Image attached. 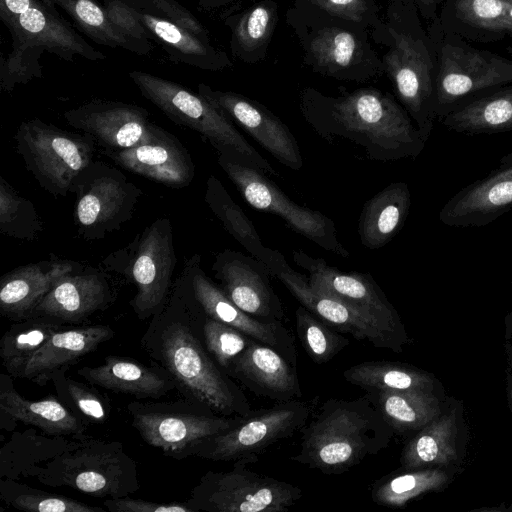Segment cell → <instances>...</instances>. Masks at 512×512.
Here are the masks:
<instances>
[{
  "label": "cell",
  "mask_w": 512,
  "mask_h": 512,
  "mask_svg": "<svg viewBox=\"0 0 512 512\" xmlns=\"http://www.w3.org/2000/svg\"><path fill=\"white\" fill-rule=\"evenodd\" d=\"M201 322V311L182 270L165 305L151 317L141 347L152 364L173 379L184 398L221 416H245L252 411L248 398L208 352Z\"/></svg>",
  "instance_id": "obj_1"
},
{
  "label": "cell",
  "mask_w": 512,
  "mask_h": 512,
  "mask_svg": "<svg viewBox=\"0 0 512 512\" xmlns=\"http://www.w3.org/2000/svg\"><path fill=\"white\" fill-rule=\"evenodd\" d=\"M299 99L303 117L317 134L355 143L371 160L416 158L427 142L399 101L377 88L330 96L306 87Z\"/></svg>",
  "instance_id": "obj_2"
},
{
  "label": "cell",
  "mask_w": 512,
  "mask_h": 512,
  "mask_svg": "<svg viewBox=\"0 0 512 512\" xmlns=\"http://www.w3.org/2000/svg\"><path fill=\"white\" fill-rule=\"evenodd\" d=\"M415 0H388L382 22L370 30L371 39L384 47V74L396 98L422 135L429 139L435 114L437 57Z\"/></svg>",
  "instance_id": "obj_3"
},
{
  "label": "cell",
  "mask_w": 512,
  "mask_h": 512,
  "mask_svg": "<svg viewBox=\"0 0 512 512\" xmlns=\"http://www.w3.org/2000/svg\"><path fill=\"white\" fill-rule=\"evenodd\" d=\"M291 460L324 474H341L387 448L394 431L372 400L330 398L301 430Z\"/></svg>",
  "instance_id": "obj_4"
},
{
  "label": "cell",
  "mask_w": 512,
  "mask_h": 512,
  "mask_svg": "<svg viewBox=\"0 0 512 512\" xmlns=\"http://www.w3.org/2000/svg\"><path fill=\"white\" fill-rule=\"evenodd\" d=\"M286 23L303 52V63L313 72L358 83L384 74L365 26L297 5L287 10Z\"/></svg>",
  "instance_id": "obj_5"
},
{
  "label": "cell",
  "mask_w": 512,
  "mask_h": 512,
  "mask_svg": "<svg viewBox=\"0 0 512 512\" xmlns=\"http://www.w3.org/2000/svg\"><path fill=\"white\" fill-rule=\"evenodd\" d=\"M433 41L437 71L435 114L441 119L471 101L512 83V60L472 46L445 29L438 16L427 25Z\"/></svg>",
  "instance_id": "obj_6"
},
{
  "label": "cell",
  "mask_w": 512,
  "mask_h": 512,
  "mask_svg": "<svg viewBox=\"0 0 512 512\" xmlns=\"http://www.w3.org/2000/svg\"><path fill=\"white\" fill-rule=\"evenodd\" d=\"M27 477L49 487H69L112 499L127 497L140 487L137 463L120 441L87 436L74 438L54 458L32 468Z\"/></svg>",
  "instance_id": "obj_7"
},
{
  "label": "cell",
  "mask_w": 512,
  "mask_h": 512,
  "mask_svg": "<svg viewBox=\"0 0 512 512\" xmlns=\"http://www.w3.org/2000/svg\"><path fill=\"white\" fill-rule=\"evenodd\" d=\"M129 78L144 98L175 124L197 132L218 155L277 176L270 163L240 134L234 123L199 93L146 71L133 70Z\"/></svg>",
  "instance_id": "obj_8"
},
{
  "label": "cell",
  "mask_w": 512,
  "mask_h": 512,
  "mask_svg": "<svg viewBox=\"0 0 512 512\" xmlns=\"http://www.w3.org/2000/svg\"><path fill=\"white\" fill-rule=\"evenodd\" d=\"M176 263L169 218L156 219L101 261L104 271L120 275L136 287L129 305L139 320L151 318L165 305Z\"/></svg>",
  "instance_id": "obj_9"
},
{
  "label": "cell",
  "mask_w": 512,
  "mask_h": 512,
  "mask_svg": "<svg viewBox=\"0 0 512 512\" xmlns=\"http://www.w3.org/2000/svg\"><path fill=\"white\" fill-rule=\"evenodd\" d=\"M15 150L45 191L66 197L77 175L93 160L96 143L38 118L23 121L15 134Z\"/></svg>",
  "instance_id": "obj_10"
},
{
  "label": "cell",
  "mask_w": 512,
  "mask_h": 512,
  "mask_svg": "<svg viewBox=\"0 0 512 512\" xmlns=\"http://www.w3.org/2000/svg\"><path fill=\"white\" fill-rule=\"evenodd\" d=\"M247 459L227 471H207L186 501L195 512H287L303 496L300 487L252 471Z\"/></svg>",
  "instance_id": "obj_11"
},
{
  "label": "cell",
  "mask_w": 512,
  "mask_h": 512,
  "mask_svg": "<svg viewBox=\"0 0 512 512\" xmlns=\"http://www.w3.org/2000/svg\"><path fill=\"white\" fill-rule=\"evenodd\" d=\"M132 426L150 446L167 456H191L201 442L235 425L241 416L226 417L184 398L173 402L132 401L127 405Z\"/></svg>",
  "instance_id": "obj_12"
},
{
  "label": "cell",
  "mask_w": 512,
  "mask_h": 512,
  "mask_svg": "<svg viewBox=\"0 0 512 512\" xmlns=\"http://www.w3.org/2000/svg\"><path fill=\"white\" fill-rule=\"evenodd\" d=\"M74 224L78 235L98 240L121 229L129 221L143 191L119 169L103 161H91L75 178Z\"/></svg>",
  "instance_id": "obj_13"
},
{
  "label": "cell",
  "mask_w": 512,
  "mask_h": 512,
  "mask_svg": "<svg viewBox=\"0 0 512 512\" xmlns=\"http://www.w3.org/2000/svg\"><path fill=\"white\" fill-rule=\"evenodd\" d=\"M311 417V406L300 399L251 411L231 428L197 445L191 456L212 461L247 459L251 463L273 444L303 429Z\"/></svg>",
  "instance_id": "obj_14"
},
{
  "label": "cell",
  "mask_w": 512,
  "mask_h": 512,
  "mask_svg": "<svg viewBox=\"0 0 512 512\" xmlns=\"http://www.w3.org/2000/svg\"><path fill=\"white\" fill-rule=\"evenodd\" d=\"M217 160L250 206L280 216L295 232L331 253L343 258L350 255L338 240L331 218L292 201L262 171L225 155H218Z\"/></svg>",
  "instance_id": "obj_15"
},
{
  "label": "cell",
  "mask_w": 512,
  "mask_h": 512,
  "mask_svg": "<svg viewBox=\"0 0 512 512\" xmlns=\"http://www.w3.org/2000/svg\"><path fill=\"white\" fill-rule=\"evenodd\" d=\"M293 261L308 272L309 282L315 289L355 308L384 330L410 343L396 309L370 274L343 272L303 250L293 251Z\"/></svg>",
  "instance_id": "obj_16"
},
{
  "label": "cell",
  "mask_w": 512,
  "mask_h": 512,
  "mask_svg": "<svg viewBox=\"0 0 512 512\" xmlns=\"http://www.w3.org/2000/svg\"><path fill=\"white\" fill-rule=\"evenodd\" d=\"M0 19L11 37L39 45L63 60L72 62L76 56L90 61L106 59L46 0H0Z\"/></svg>",
  "instance_id": "obj_17"
},
{
  "label": "cell",
  "mask_w": 512,
  "mask_h": 512,
  "mask_svg": "<svg viewBox=\"0 0 512 512\" xmlns=\"http://www.w3.org/2000/svg\"><path fill=\"white\" fill-rule=\"evenodd\" d=\"M182 270L187 276L191 293L205 316L230 325L250 338L272 347L297 367L295 338L283 321H261L240 309L204 272L199 254L192 255Z\"/></svg>",
  "instance_id": "obj_18"
},
{
  "label": "cell",
  "mask_w": 512,
  "mask_h": 512,
  "mask_svg": "<svg viewBox=\"0 0 512 512\" xmlns=\"http://www.w3.org/2000/svg\"><path fill=\"white\" fill-rule=\"evenodd\" d=\"M198 93L240 126L271 156L298 171L303 158L297 140L287 125L267 107L232 91H222L200 83Z\"/></svg>",
  "instance_id": "obj_19"
},
{
  "label": "cell",
  "mask_w": 512,
  "mask_h": 512,
  "mask_svg": "<svg viewBox=\"0 0 512 512\" xmlns=\"http://www.w3.org/2000/svg\"><path fill=\"white\" fill-rule=\"evenodd\" d=\"M227 297L247 314L265 322L283 321L285 312L274 291L268 267L257 258L225 249L211 267Z\"/></svg>",
  "instance_id": "obj_20"
},
{
  "label": "cell",
  "mask_w": 512,
  "mask_h": 512,
  "mask_svg": "<svg viewBox=\"0 0 512 512\" xmlns=\"http://www.w3.org/2000/svg\"><path fill=\"white\" fill-rule=\"evenodd\" d=\"M67 124L90 136L103 151H121L146 141L153 123L148 111L121 101L93 99L64 112Z\"/></svg>",
  "instance_id": "obj_21"
},
{
  "label": "cell",
  "mask_w": 512,
  "mask_h": 512,
  "mask_svg": "<svg viewBox=\"0 0 512 512\" xmlns=\"http://www.w3.org/2000/svg\"><path fill=\"white\" fill-rule=\"evenodd\" d=\"M299 303L332 327L366 340L376 348L400 353L407 343L377 325L372 319L346 303L315 289L308 277L285 262L275 273Z\"/></svg>",
  "instance_id": "obj_22"
},
{
  "label": "cell",
  "mask_w": 512,
  "mask_h": 512,
  "mask_svg": "<svg viewBox=\"0 0 512 512\" xmlns=\"http://www.w3.org/2000/svg\"><path fill=\"white\" fill-rule=\"evenodd\" d=\"M467 436L462 402L446 398L441 413L404 446L401 466L406 470L426 467L455 470L465 456Z\"/></svg>",
  "instance_id": "obj_23"
},
{
  "label": "cell",
  "mask_w": 512,
  "mask_h": 512,
  "mask_svg": "<svg viewBox=\"0 0 512 512\" xmlns=\"http://www.w3.org/2000/svg\"><path fill=\"white\" fill-rule=\"evenodd\" d=\"M103 153L122 168L167 187H187L195 176L188 150L173 134L154 123L146 141L121 151Z\"/></svg>",
  "instance_id": "obj_24"
},
{
  "label": "cell",
  "mask_w": 512,
  "mask_h": 512,
  "mask_svg": "<svg viewBox=\"0 0 512 512\" xmlns=\"http://www.w3.org/2000/svg\"><path fill=\"white\" fill-rule=\"evenodd\" d=\"M512 209V153L486 177L462 188L439 213L440 221L454 227H482Z\"/></svg>",
  "instance_id": "obj_25"
},
{
  "label": "cell",
  "mask_w": 512,
  "mask_h": 512,
  "mask_svg": "<svg viewBox=\"0 0 512 512\" xmlns=\"http://www.w3.org/2000/svg\"><path fill=\"white\" fill-rule=\"evenodd\" d=\"M114 298L106 271L81 267L63 276L30 317L49 316L66 324L77 323L107 308Z\"/></svg>",
  "instance_id": "obj_26"
},
{
  "label": "cell",
  "mask_w": 512,
  "mask_h": 512,
  "mask_svg": "<svg viewBox=\"0 0 512 512\" xmlns=\"http://www.w3.org/2000/svg\"><path fill=\"white\" fill-rule=\"evenodd\" d=\"M227 374L257 396L273 401L302 397L296 367L277 350L256 340L232 361Z\"/></svg>",
  "instance_id": "obj_27"
},
{
  "label": "cell",
  "mask_w": 512,
  "mask_h": 512,
  "mask_svg": "<svg viewBox=\"0 0 512 512\" xmlns=\"http://www.w3.org/2000/svg\"><path fill=\"white\" fill-rule=\"evenodd\" d=\"M76 261L52 258L18 266L0 280V311L12 320L29 318L55 284L80 269Z\"/></svg>",
  "instance_id": "obj_28"
},
{
  "label": "cell",
  "mask_w": 512,
  "mask_h": 512,
  "mask_svg": "<svg viewBox=\"0 0 512 512\" xmlns=\"http://www.w3.org/2000/svg\"><path fill=\"white\" fill-rule=\"evenodd\" d=\"M0 420L4 429L8 424L20 421L37 427L43 433L55 436H85L86 423L57 396L30 400L22 397L14 388L12 377L0 375ZM14 426V424H13Z\"/></svg>",
  "instance_id": "obj_29"
},
{
  "label": "cell",
  "mask_w": 512,
  "mask_h": 512,
  "mask_svg": "<svg viewBox=\"0 0 512 512\" xmlns=\"http://www.w3.org/2000/svg\"><path fill=\"white\" fill-rule=\"evenodd\" d=\"M108 325L64 326L28 362L23 378L44 386L61 371L114 337Z\"/></svg>",
  "instance_id": "obj_30"
},
{
  "label": "cell",
  "mask_w": 512,
  "mask_h": 512,
  "mask_svg": "<svg viewBox=\"0 0 512 512\" xmlns=\"http://www.w3.org/2000/svg\"><path fill=\"white\" fill-rule=\"evenodd\" d=\"M96 367H83L77 374L89 383L116 393L142 399H160L176 389L173 379L160 367L146 366L134 359L107 356Z\"/></svg>",
  "instance_id": "obj_31"
},
{
  "label": "cell",
  "mask_w": 512,
  "mask_h": 512,
  "mask_svg": "<svg viewBox=\"0 0 512 512\" xmlns=\"http://www.w3.org/2000/svg\"><path fill=\"white\" fill-rule=\"evenodd\" d=\"M133 8V7H132ZM170 60L207 71H221L232 66L228 54L206 42L193 32L163 17L135 9Z\"/></svg>",
  "instance_id": "obj_32"
},
{
  "label": "cell",
  "mask_w": 512,
  "mask_h": 512,
  "mask_svg": "<svg viewBox=\"0 0 512 512\" xmlns=\"http://www.w3.org/2000/svg\"><path fill=\"white\" fill-rule=\"evenodd\" d=\"M278 11L275 0H262L225 14L223 23L230 30L232 56L249 65L263 61L278 24Z\"/></svg>",
  "instance_id": "obj_33"
},
{
  "label": "cell",
  "mask_w": 512,
  "mask_h": 512,
  "mask_svg": "<svg viewBox=\"0 0 512 512\" xmlns=\"http://www.w3.org/2000/svg\"><path fill=\"white\" fill-rule=\"evenodd\" d=\"M411 206V194L404 182H393L365 202L358 223L362 245L379 249L401 230Z\"/></svg>",
  "instance_id": "obj_34"
},
{
  "label": "cell",
  "mask_w": 512,
  "mask_h": 512,
  "mask_svg": "<svg viewBox=\"0 0 512 512\" xmlns=\"http://www.w3.org/2000/svg\"><path fill=\"white\" fill-rule=\"evenodd\" d=\"M506 8L504 0H444L438 19L468 42H496L506 36L501 29Z\"/></svg>",
  "instance_id": "obj_35"
},
{
  "label": "cell",
  "mask_w": 512,
  "mask_h": 512,
  "mask_svg": "<svg viewBox=\"0 0 512 512\" xmlns=\"http://www.w3.org/2000/svg\"><path fill=\"white\" fill-rule=\"evenodd\" d=\"M204 200L226 231L251 256L262 261L268 267L272 277L275 271L287 262L279 251L263 244L252 221L214 175H210L207 179Z\"/></svg>",
  "instance_id": "obj_36"
},
{
  "label": "cell",
  "mask_w": 512,
  "mask_h": 512,
  "mask_svg": "<svg viewBox=\"0 0 512 512\" xmlns=\"http://www.w3.org/2000/svg\"><path fill=\"white\" fill-rule=\"evenodd\" d=\"M344 379L367 391H425L444 395L436 377L415 366L392 361H366L350 366Z\"/></svg>",
  "instance_id": "obj_37"
},
{
  "label": "cell",
  "mask_w": 512,
  "mask_h": 512,
  "mask_svg": "<svg viewBox=\"0 0 512 512\" xmlns=\"http://www.w3.org/2000/svg\"><path fill=\"white\" fill-rule=\"evenodd\" d=\"M366 395L376 405L394 434L416 433L442 411L445 399L425 391L392 392L372 390Z\"/></svg>",
  "instance_id": "obj_38"
},
{
  "label": "cell",
  "mask_w": 512,
  "mask_h": 512,
  "mask_svg": "<svg viewBox=\"0 0 512 512\" xmlns=\"http://www.w3.org/2000/svg\"><path fill=\"white\" fill-rule=\"evenodd\" d=\"M439 121L447 129L464 134L512 131V83L471 101Z\"/></svg>",
  "instance_id": "obj_39"
},
{
  "label": "cell",
  "mask_w": 512,
  "mask_h": 512,
  "mask_svg": "<svg viewBox=\"0 0 512 512\" xmlns=\"http://www.w3.org/2000/svg\"><path fill=\"white\" fill-rule=\"evenodd\" d=\"M66 326L49 316H32L12 324L0 341V357L12 378H23L28 362L59 329Z\"/></svg>",
  "instance_id": "obj_40"
},
{
  "label": "cell",
  "mask_w": 512,
  "mask_h": 512,
  "mask_svg": "<svg viewBox=\"0 0 512 512\" xmlns=\"http://www.w3.org/2000/svg\"><path fill=\"white\" fill-rule=\"evenodd\" d=\"M455 470L426 467L391 473L377 480L371 488V499L384 507L401 508L426 493L440 491L447 486Z\"/></svg>",
  "instance_id": "obj_41"
},
{
  "label": "cell",
  "mask_w": 512,
  "mask_h": 512,
  "mask_svg": "<svg viewBox=\"0 0 512 512\" xmlns=\"http://www.w3.org/2000/svg\"><path fill=\"white\" fill-rule=\"evenodd\" d=\"M36 430L15 432L0 450V478L27 477L29 471L61 453L71 441Z\"/></svg>",
  "instance_id": "obj_42"
},
{
  "label": "cell",
  "mask_w": 512,
  "mask_h": 512,
  "mask_svg": "<svg viewBox=\"0 0 512 512\" xmlns=\"http://www.w3.org/2000/svg\"><path fill=\"white\" fill-rule=\"evenodd\" d=\"M64 10L94 42L110 48H123L140 56L150 54L151 42L125 36L109 21L103 7L93 0H46Z\"/></svg>",
  "instance_id": "obj_43"
},
{
  "label": "cell",
  "mask_w": 512,
  "mask_h": 512,
  "mask_svg": "<svg viewBox=\"0 0 512 512\" xmlns=\"http://www.w3.org/2000/svg\"><path fill=\"white\" fill-rule=\"evenodd\" d=\"M0 498L11 507L26 512H104L102 507L88 505L50 493L15 479L0 478Z\"/></svg>",
  "instance_id": "obj_44"
},
{
  "label": "cell",
  "mask_w": 512,
  "mask_h": 512,
  "mask_svg": "<svg viewBox=\"0 0 512 512\" xmlns=\"http://www.w3.org/2000/svg\"><path fill=\"white\" fill-rule=\"evenodd\" d=\"M43 231V221L34 204L0 176V232L32 241Z\"/></svg>",
  "instance_id": "obj_45"
},
{
  "label": "cell",
  "mask_w": 512,
  "mask_h": 512,
  "mask_svg": "<svg viewBox=\"0 0 512 512\" xmlns=\"http://www.w3.org/2000/svg\"><path fill=\"white\" fill-rule=\"evenodd\" d=\"M295 319L302 346L316 364L329 362L350 343L302 305L296 309Z\"/></svg>",
  "instance_id": "obj_46"
},
{
  "label": "cell",
  "mask_w": 512,
  "mask_h": 512,
  "mask_svg": "<svg viewBox=\"0 0 512 512\" xmlns=\"http://www.w3.org/2000/svg\"><path fill=\"white\" fill-rule=\"evenodd\" d=\"M65 372H58L51 380L57 396L86 424L104 423L111 411L109 399L92 387L67 376Z\"/></svg>",
  "instance_id": "obj_47"
},
{
  "label": "cell",
  "mask_w": 512,
  "mask_h": 512,
  "mask_svg": "<svg viewBox=\"0 0 512 512\" xmlns=\"http://www.w3.org/2000/svg\"><path fill=\"white\" fill-rule=\"evenodd\" d=\"M45 49L27 40L12 37V49L1 56L0 90L11 92L19 84L42 77L40 58Z\"/></svg>",
  "instance_id": "obj_48"
},
{
  "label": "cell",
  "mask_w": 512,
  "mask_h": 512,
  "mask_svg": "<svg viewBox=\"0 0 512 512\" xmlns=\"http://www.w3.org/2000/svg\"><path fill=\"white\" fill-rule=\"evenodd\" d=\"M201 314L204 344L216 363L227 373L232 361L254 339L230 325L205 316L202 311Z\"/></svg>",
  "instance_id": "obj_49"
},
{
  "label": "cell",
  "mask_w": 512,
  "mask_h": 512,
  "mask_svg": "<svg viewBox=\"0 0 512 512\" xmlns=\"http://www.w3.org/2000/svg\"><path fill=\"white\" fill-rule=\"evenodd\" d=\"M293 5L316 9L369 30L383 20L381 6L375 0H293Z\"/></svg>",
  "instance_id": "obj_50"
},
{
  "label": "cell",
  "mask_w": 512,
  "mask_h": 512,
  "mask_svg": "<svg viewBox=\"0 0 512 512\" xmlns=\"http://www.w3.org/2000/svg\"><path fill=\"white\" fill-rule=\"evenodd\" d=\"M131 7L149 14L166 18L210 42L209 31L184 6L176 0H123Z\"/></svg>",
  "instance_id": "obj_51"
},
{
  "label": "cell",
  "mask_w": 512,
  "mask_h": 512,
  "mask_svg": "<svg viewBox=\"0 0 512 512\" xmlns=\"http://www.w3.org/2000/svg\"><path fill=\"white\" fill-rule=\"evenodd\" d=\"M109 21L117 30L134 40L151 42L153 36L136 15L134 8L123 0H103Z\"/></svg>",
  "instance_id": "obj_52"
},
{
  "label": "cell",
  "mask_w": 512,
  "mask_h": 512,
  "mask_svg": "<svg viewBox=\"0 0 512 512\" xmlns=\"http://www.w3.org/2000/svg\"><path fill=\"white\" fill-rule=\"evenodd\" d=\"M109 512H195L187 502L158 503L130 497L108 498L103 502Z\"/></svg>",
  "instance_id": "obj_53"
},
{
  "label": "cell",
  "mask_w": 512,
  "mask_h": 512,
  "mask_svg": "<svg viewBox=\"0 0 512 512\" xmlns=\"http://www.w3.org/2000/svg\"><path fill=\"white\" fill-rule=\"evenodd\" d=\"M444 0H415L421 17L427 21L432 22L439 13L441 5Z\"/></svg>",
  "instance_id": "obj_54"
},
{
  "label": "cell",
  "mask_w": 512,
  "mask_h": 512,
  "mask_svg": "<svg viewBox=\"0 0 512 512\" xmlns=\"http://www.w3.org/2000/svg\"><path fill=\"white\" fill-rule=\"evenodd\" d=\"M236 1L238 0H197V4L201 10L208 11L225 7Z\"/></svg>",
  "instance_id": "obj_55"
},
{
  "label": "cell",
  "mask_w": 512,
  "mask_h": 512,
  "mask_svg": "<svg viewBox=\"0 0 512 512\" xmlns=\"http://www.w3.org/2000/svg\"><path fill=\"white\" fill-rule=\"evenodd\" d=\"M502 31L511 39L512 45V3L507 2L506 15L504 16L501 24Z\"/></svg>",
  "instance_id": "obj_56"
},
{
  "label": "cell",
  "mask_w": 512,
  "mask_h": 512,
  "mask_svg": "<svg viewBox=\"0 0 512 512\" xmlns=\"http://www.w3.org/2000/svg\"><path fill=\"white\" fill-rule=\"evenodd\" d=\"M506 391L508 397V403L510 407V411L512 413V372L510 369H506Z\"/></svg>",
  "instance_id": "obj_57"
},
{
  "label": "cell",
  "mask_w": 512,
  "mask_h": 512,
  "mask_svg": "<svg viewBox=\"0 0 512 512\" xmlns=\"http://www.w3.org/2000/svg\"><path fill=\"white\" fill-rule=\"evenodd\" d=\"M505 339H512V309L505 318Z\"/></svg>",
  "instance_id": "obj_58"
},
{
  "label": "cell",
  "mask_w": 512,
  "mask_h": 512,
  "mask_svg": "<svg viewBox=\"0 0 512 512\" xmlns=\"http://www.w3.org/2000/svg\"><path fill=\"white\" fill-rule=\"evenodd\" d=\"M504 350L507 357L508 368L512 372V343L508 342V340L504 344Z\"/></svg>",
  "instance_id": "obj_59"
},
{
  "label": "cell",
  "mask_w": 512,
  "mask_h": 512,
  "mask_svg": "<svg viewBox=\"0 0 512 512\" xmlns=\"http://www.w3.org/2000/svg\"><path fill=\"white\" fill-rule=\"evenodd\" d=\"M474 511H512V507L507 508L505 506H502V507H493V508H481V509H477Z\"/></svg>",
  "instance_id": "obj_60"
},
{
  "label": "cell",
  "mask_w": 512,
  "mask_h": 512,
  "mask_svg": "<svg viewBox=\"0 0 512 512\" xmlns=\"http://www.w3.org/2000/svg\"><path fill=\"white\" fill-rule=\"evenodd\" d=\"M504 1H506V2H508V3H512V0H504Z\"/></svg>",
  "instance_id": "obj_61"
}]
</instances>
